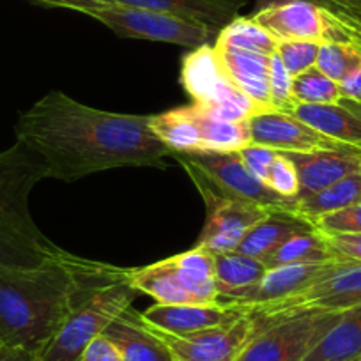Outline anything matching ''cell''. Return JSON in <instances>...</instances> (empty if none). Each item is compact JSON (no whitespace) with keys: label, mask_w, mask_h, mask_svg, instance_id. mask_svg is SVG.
<instances>
[{"label":"cell","mask_w":361,"mask_h":361,"mask_svg":"<svg viewBox=\"0 0 361 361\" xmlns=\"http://www.w3.org/2000/svg\"><path fill=\"white\" fill-rule=\"evenodd\" d=\"M151 116L92 109L50 90L16 121V140L43 159L48 177L73 183L119 169L156 165L172 154L152 133Z\"/></svg>","instance_id":"6da1fadb"},{"label":"cell","mask_w":361,"mask_h":361,"mask_svg":"<svg viewBox=\"0 0 361 361\" xmlns=\"http://www.w3.org/2000/svg\"><path fill=\"white\" fill-rule=\"evenodd\" d=\"M78 257L59 250L36 266H0V343L39 354L68 315Z\"/></svg>","instance_id":"7a4b0ae2"},{"label":"cell","mask_w":361,"mask_h":361,"mask_svg":"<svg viewBox=\"0 0 361 361\" xmlns=\"http://www.w3.org/2000/svg\"><path fill=\"white\" fill-rule=\"evenodd\" d=\"M138 290L126 267L78 257V287L61 328L41 349L39 361H78L85 347L133 305Z\"/></svg>","instance_id":"3957f363"},{"label":"cell","mask_w":361,"mask_h":361,"mask_svg":"<svg viewBox=\"0 0 361 361\" xmlns=\"http://www.w3.org/2000/svg\"><path fill=\"white\" fill-rule=\"evenodd\" d=\"M131 286L161 305L216 303L214 255L202 246L144 267H126Z\"/></svg>","instance_id":"277c9868"},{"label":"cell","mask_w":361,"mask_h":361,"mask_svg":"<svg viewBox=\"0 0 361 361\" xmlns=\"http://www.w3.org/2000/svg\"><path fill=\"white\" fill-rule=\"evenodd\" d=\"M338 317L340 312L303 310L255 326L238 361H303Z\"/></svg>","instance_id":"5b68a950"},{"label":"cell","mask_w":361,"mask_h":361,"mask_svg":"<svg viewBox=\"0 0 361 361\" xmlns=\"http://www.w3.org/2000/svg\"><path fill=\"white\" fill-rule=\"evenodd\" d=\"M87 16L98 20L117 36L126 39L158 41V43L199 48L209 43L211 37L218 36L216 30L206 23L179 18L169 13L109 4V2L90 9Z\"/></svg>","instance_id":"8992f818"},{"label":"cell","mask_w":361,"mask_h":361,"mask_svg":"<svg viewBox=\"0 0 361 361\" xmlns=\"http://www.w3.org/2000/svg\"><path fill=\"white\" fill-rule=\"evenodd\" d=\"M180 165H188L209 183L213 190L227 199L246 200L267 211L294 213L296 199H286L257 179L243 161L239 151H193L172 152Z\"/></svg>","instance_id":"52a82bcc"},{"label":"cell","mask_w":361,"mask_h":361,"mask_svg":"<svg viewBox=\"0 0 361 361\" xmlns=\"http://www.w3.org/2000/svg\"><path fill=\"white\" fill-rule=\"evenodd\" d=\"M252 18L276 41L354 43L361 47V32L308 0H279L259 9Z\"/></svg>","instance_id":"ba28073f"},{"label":"cell","mask_w":361,"mask_h":361,"mask_svg":"<svg viewBox=\"0 0 361 361\" xmlns=\"http://www.w3.org/2000/svg\"><path fill=\"white\" fill-rule=\"evenodd\" d=\"M354 307H361V262L343 259L324 279L315 282L298 296L280 301V303L250 308L246 314L255 321V326H262L275 319L296 314V312H343Z\"/></svg>","instance_id":"9c48e42d"},{"label":"cell","mask_w":361,"mask_h":361,"mask_svg":"<svg viewBox=\"0 0 361 361\" xmlns=\"http://www.w3.org/2000/svg\"><path fill=\"white\" fill-rule=\"evenodd\" d=\"M183 166L199 188L207 207L206 225H204L197 246H202L213 255L235 252L246 232L260 220H264L267 214L273 213L257 204L220 195L216 190L211 188L209 183L197 170L188 165Z\"/></svg>","instance_id":"30bf717a"},{"label":"cell","mask_w":361,"mask_h":361,"mask_svg":"<svg viewBox=\"0 0 361 361\" xmlns=\"http://www.w3.org/2000/svg\"><path fill=\"white\" fill-rule=\"evenodd\" d=\"M43 159L16 140L0 152V221L37 231L29 209V197L39 180L47 179Z\"/></svg>","instance_id":"8fae6325"},{"label":"cell","mask_w":361,"mask_h":361,"mask_svg":"<svg viewBox=\"0 0 361 361\" xmlns=\"http://www.w3.org/2000/svg\"><path fill=\"white\" fill-rule=\"evenodd\" d=\"M149 328L169 347L173 361H238L255 335V321L248 314L227 324L185 335L159 331L152 326Z\"/></svg>","instance_id":"7c38bea8"},{"label":"cell","mask_w":361,"mask_h":361,"mask_svg":"<svg viewBox=\"0 0 361 361\" xmlns=\"http://www.w3.org/2000/svg\"><path fill=\"white\" fill-rule=\"evenodd\" d=\"M340 260L343 259L317 264H290V266L273 267V269H267V273L259 283L250 287L248 290L239 294L234 300L225 301L235 305V307H241L245 312L250 308L264 307V305L280 303V301L298 296L308 287L314 286L315 282L324 279Z\"/></svg>","instance_id":"4fadbf2b"},{"label":"cell","mask_w":361,"mask_h":361,"mask_svg":"<svg viewBox=\"0 0 361 361\" xmlns=\"http://www.w3.org/2000/svg\"><path fill=\"white\" fill-rule=\"evenodd\" d=\"M248 128L252 144L266 145L282 152H310L343 145L319 133L293 114L276 112V110L253 114L248 119Z\"/></svg>","instance_id":"5bb4252c"},{"label":"cell","mask_w":361,"mask_h":361,"mask_svg":"<svg viewBox=\"0 0 361 361\" xmlns=\"http://www.w3.org/2000/svg\"><path fill=\"white\" fill-rule=\"evenodd\" d=\"M282 154L293 161L300 177V193L296 200L307 199L350 173L361 172V149L345 144L333 149Z\"/></svg>","instance_id":"9a60e30c"},{"label":"cell","mask_w":361,"mask_h":361,"mask_svg":"<svg viewBox=\"0 0 361 361\" xmlns=\"http://www.w3.org/2000/svg\"><path fill=\"white\" fill-rule=\"evenodd\" d=\"M142 319L152 328L172 335L200 331V329L214 328L227 324L235 319L246 315L241 307L220 301L216 303H185V305H161L156 303L142 312Z\"/></svg>","instance_id":"2e32d148"},{"label":"cell","mask_w":361,"mask_h":361,"mask_svg":"<svg viewBox=\"0 0 361 361\" xmlns=\"http://www.w3.org/2000/svg\"><path fill=\"white\" fill-rule=\"evenodd\" d=\"M218 62L228 82L238 87L243 94L248 96L262 110H271L269 105V69L273 55L243 48L213 44Z\"/></svg>","instance_id":"e0dca14e"},{"label":"cell","mask_w":361,"mask_h":361,"mask_svg":"<svg viewBox=\"0 0 361 361\" xmlns=\"http://www.w3.org/2000/svg\"><path fill=\"white\" fill-rule=\"evenodd\" d=\"M290 114L331 140L361 149V103L340 99L326 105H296Z\"/></svg>","instance_id":"ac0fdd59"},{"label":"cell","mask_w":361,"mask_h":361,"mask_svg":"<svg viewBox=\"0 0 361 361\" xmlns=\"http://www.w3.org/2000/svg\"><path fill=\"white\" fill-rule=\"evenodd\" d=\"M103 335L116 343L124 361H173L169 347L131 307L124 310Z\"/></svg>","instance_id":"d6986e66"},{"label":"cell","mask_w":361,"mask_h":361,"mask_svg":"<svg viewBox=\"0 0 361 361\" xmlns=\"http://www.w3.org/2000/svg\"><path fill=\"white\" fill-rule=\"evenodd\" d=\"M99 2L169 13L179 18L206 23L216 32L238 18V13L246 4V0H99Z\"/></svg>","instance_id":"ffe728a7"},{"label":"cell","mask_w":361,"mask_h":361,"mask_svg":"<svg viewBox=\"0 0 361 361\" xmlns=\"http://www.w3.org/2000/svg\"><path fill=\"white\" fill-rule=\"evenodd\" d=\"M310 228L315 227L298 214L287 213V211H273L246 232L235 252L264 262L287 239Z\"/></svg>","instance_id":"44dd1931"},{"label":"cell","mask_w":361,"mask_h":361,"mask_svg":"<svg viewBox=\"0 0 361 361\" xmlns=\"http://www.w3.org/2000/svg\"><path fill=\"white\" fill-rule=\"evenodd\" d=\"M303 361H361V307L340 312V317Z\"/></svg>","instance_id":"7402d4cb"},{"label":"cell","mask_w":361,"mask_h":361,"mask_svg":"<svg viewBox=\"0 0 361 361\" xmlns=\"http://www.w3.org/2000/svg\"><path fill=\"white\" fill-rule=\"evenodd\" d=\"M43 232L0 221V266H36L59 252Z\"/></svg>","instance_id":"603a6c76"},{"label":"cell","mask_w":361,"mask_h":361,"mask_svg":"<svg viewBox=\"0 0 361 361\" xmlns=\"http://www.w3.org/2000/svg\"><path fill=\"white\" fill-rule=\"evenodd\" d=\"M180 82L192 96L193 105H204L216 94V90L227 82V76L221 71L214 47L202 44L183 59Z\"/></svg>","instance_id":"cb8c5ba5"},{"label":"cell","mask_w":361,"mask_h":361,"mask_svg":"<svg viewBox=\"0 0 361 361\" xmlns=\"http://www.w3.org/2000/svg\"><path fill=\"white\" fill-rule=\"evenodd\" d=\"M267 267L262 260L238 252L214 255V280L221 300H234L262 280Z\"/></svg>","instance_id":"d4e9b609"},{"label":"cell","mask_w":361,"mask_h":361,"mask_svg":"<svg viewBox=\"0 0 361 361\" xmlns=\"http://www.w3.org/2000/svg\"><path fill=\"white\" fill-rule=\"evenodd\" d=\"M149 126L172 152L202 151L200 128L192 105L151 116Z\"/></svg>","instance_id":"484cf974"},{"label":"cell","mask_w":361,"mask_h":361,"mask_svg":"<svg viewBox=\"0 0 361 361\" xmlns=\"http://www.w3.org/2000/svg\"><path fill=\"white\" fill-rule=\"evenodd\" d=\"M361 202V172L350 173L343 179L336 180L328 188L307 197V199L296 200L294 214L305 218L312 224L315 218L322 214L333 213V211L343 209V207L354 206Z\"/></svg>","instance_id":"4316f807"},{"label":"cell","mask_w":361,"mask_h":361,"mask_svg":"<svg viewBox=\"0 0 361 361\" xmlns=\"http://www.w3.org/2000/svg\"><path fill=\"white\" fill-rule=\"evenodd\" d=\"M335 259H340V257L333 253L324 235L317 228H310L287 239L264 260V264L267 269H273V267L290 266V264H317Z\"/></svg>","instance_id":"83f0119b"},{"label":"cell","mask_w":361,"mask_h":361,"mask_svg":"<svg viewBox=\"0 0 361 361\" xmlns=\"http://www.w3.org/2000/svg\"><path fill=\"white\" fill-rule=\"evenodd\" d=\"M202 138V151H241L252 144L248 121H224L207 116L192 103Z\"/></svg>","instance_id":"f1b7e54d"},{"label":"cell","mask_w":361,"mask_h":361,"mask_svg":"<svg viewBox=\"0 0 361 361\" xmlns=\"http://www.w3.org/2000/svg\"><path fill=\"white\" fill-rule=\"evenodd\" d=\"M216 44L275 55L279 41L267 30H264L259 23L253 22L252 16H238L218 32Z\"/></svg>","instance_id":"f546056e"},{"label":"cell","mask_w":361,"mask_h":361,"mask_svg":"<svg viewBox=\"0 0 361 361\" xmlns=\"http://www.w3.org/2000/svg\"><path fill=\"white\" fill-rule=\"evenodd\" d=\"M290 92L296 105H326L342 99L338 83L333 82L315 66L293 76Z\"/></svg>","instance_id":"4dcf8cb0"},{"label":"cell","mask_w":361,"mask_h":361,"mask_svg":"<svg viewBox=\"0 0 361 361\" xmlns=\"http://www.w3.org/2000/svg\"><path fill=\"white\" fill-rule=\"evenodd\" d=\"M315 68L340 83L361 68V47L354 43L321 44Z\"/></svg>","instance_id":"1f68e13d"},{"label":"cell","mask_w":361,"mask_h":361,"mask_svg":"<svg viewBox=\"0 0 361 361\" xmlns=\"http://www.w3.org/2000/svg\"><path fill=\"white\" fill-rule=\"evenodd\" d=\"M321 44L312 41H279L276 55L286 66L290 76H296L307 69L314 68L317 62Z\"/></svg>","instance_id":"d6a6232c"},{"label":"cell","mask_w":361,"mask_h":361,"mask_svg":"<svg viewBox=\"0 0 361 361\" xmlns=\"http://www.w3.org/2000/svg\"><path fill=\"white\" fill-rule=\"evenodd\" d=\"M290 83H293V76L282 64L279 55L271 57V69H269V105L271 110L276 112L290 114L296 106L293 99V92H290Z\"/></svg>","instance_id":"836d02e7"},{"label":"cell","mask_w":361,"mask_h":361,"mask_svg":"<svg viewBox=\"0 0 361 361\" xmlns=\"http://www.w3.org/2000/svg\"><path fill=\"white\" fill-rule=\"evenodd\" d=\"M312 225L322 234H360L361 204H354V206L322 214V216L315 218Z\"/></svg>","instance_id":"e575fe53"},{"label":"cell","mask_w":361,"mask_h":361,"mask_svg":"<svg viewBox=\"0 0 361 361\" xmlns=\"http://www.w3.org/2000/svg\"><path fill=\"white\" fill-rule=\"evenodd\" d=\"M266 185L279 195L286 199H298L300 193V177H298L296 169L293 161L286 154L279 151L275 161L271 165L269 177H267Z\"/></svg>","instance_id":"d590c367"},{"label":"cell","mask_w":361,"mask_h":361,"mask_svg":"<svg viewBox=\"0 0 361 361\" xmlns=\"http://www.w3.org/2000/svg\"><path fill=\"white\" fill-rule=\"evenodd\" d=\"M243 161H245L246 169L253 173L259 180H262L266 185L267 177H269V170L273 161H275L279 151L275 149L266 147V145H257V144H248L246 147H243L239 151ZM267 186V185H266Z\"/></svg>","instance_id":"8d00e7d4"},{"label":"cell","mask_w":361,"mask_h":361,"mask_svg":"<svg viewBox=\"0 0 361 361\" xmlns=\"http://www.w3.org/2000/svg\"><path fill=\"white\" fill-rule=\"evenodd\" d=\"M322 234V232H321ZM336 257L361 262V232L360 234H322Z\"/></svg>","instance_id":"74e56055"},{"label":"cell","mask_w":361,"mask_h":361,"mask_svg":"<svg viewBox=\"0 0 361 361\" xmlns=\"http://www.w3.org/2000/svg\"><path fill=\"white\" fill-rule=\"evenodd\" d=\"M78 361H124V360L123 356H121V350L117 349L116 343H114L110 338H106L105 335H99L85 347V350H83L82 356L78 357Z\"/></svg>","instance_id":"f35d334b"},{"label":"cell","mask_w":361,"mask_h":361,"mask_svg":"<svg viewBox=\"0 0 361 361\" xmlns=\"http://www.w3.org/2000/svg\"><path fill=\"white\" fill-rule=\"evenodd\" d=\"M333 15L361 32V0H326Z\"/></svg>","instance_id":"ab89813d"},{"label":"cell","mask_w":361,"mask_h":361,"mask_svg":"<svg viewBox=\"0 0 361 361\" xmlns=\"http://www.w3.org/2000/svg\"><path fill=\"white\" fill-rule=\"evenodd\" d=\"M36 4L47 6V8H64V9H71V11H78L87 15L90 9L98 8L99 0H32Z\"/></svg>","instance_id":"60d3db41"},{"label":"cell","mask_w":361,"mask_h":361,"mask_svg":"<svg viewBox=\"0 0 361 361\" xmlns=\"http://www.w3.org/2000/svg\"><path fill=\"white\" fill-rule=\"evenodd\" d=\"M340 94L342 99H349V102L361 103V68L356 73L345 78L343 82L338 83Z\"/></svg>","instance_id":"b9f144b4"},{"label":"cell","mask_w":361,"mask_h":361,"mask_svg":"<svg viewBox=\"0 0 361 361\" xmlns=\"http://www.w3.org/2000/svg\"><path fill=\"white\" fill-rule=\"evenodd\" d=\"M0 361H39V356L25 347L0 343Z\"/></svg>","instance_id":"7bdbcfd3"},{"label":"cell","mask_w":361,"mask_h":361,"mask_svg":"<svg viewBox=\"0 0 361 361\" xmlns=\"http://www.w3.org/2000/svg\"><path fill=\"white\" fill-rule=\"evenodd\" d=\"M360 204H361V202H360Z\"/></svg>","instance_id":"ee69618b"}]
</instances>
